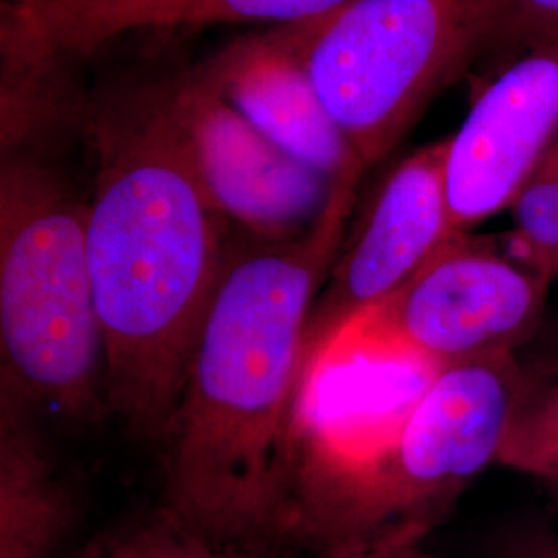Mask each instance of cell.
Listing matches in <instances>:
<instances>
[{"label":"cell","instance_id":"obj_1","mask_svg":"<svg viewBox=\"0 0 558 558\" xmlns=\"http://www.w3.org/2000/svg\"><path fill=\"white\" fill-rule=\"evenodd\" d=\"M360 177L304 234L228 253L163 433L161 507L248 550L286 538L308 315L338 259Z\"/></svg>","mask_w":558,"mask_h":558},{"label":"cell","instance_id":"obj_2","mask_svg":"<svg viewBox=\"0 0 558 558\" xmlns=\"http://www.w3.org/2000/svg\"><path fill=\"white\" fill-rule=\"evenodd\" d=\"M98 172L87 259L104 341V396L143 437H163L228 251L172 110L143 96L94 124Z\"/></svg>","mask_w":558,"mask_h":558},{"label":"cell","instance_id":"obj_3","mask_svg":"<svg viewBox=\"0 0 558 558\" xmlns=\"http://www.w3.org/2000/svg\"><path fill=\"white\" fill-rule=\"evenodd\" d=\"M525 380L515 352L424 375L393 414L296 470L286 538L319 557L422 544L497 463Z\"/></svg>","mask_w":558,"mask_h":558},{"label":"cell","instance_id":"obj_4","mask_svg":"<svg viewBox=\"0 0 558 558\" xmlns=\"http://www.w3.org/2000/svg\"><path fill=\"white\" fill-rule=\"evenodd\" d=\"M0 383L32 405L83 416L104 391L87 259V203L38 161L0 170Z\"/></svg>","mask_w":558,"mask_h":558},{"label":"cell","instance_id":"obj_5","mask_svg":"<svg viewBox=\"0 0 558 558\" xmlns=\"http://www.w3.org/2000/svg\"><path fill=\"white\" fill-rule=\"evenodd\" d=\"M500 7L502 0H350L279 32L371 168L405 137L442 85L493 41Z\"/></svg>","mask_w":558,"mask_h":558},{"label":"cell","instance_id":"obj_6","mask_svg":"<svg viewBox=\"0 0 558 558\" xmlns=\"http://www.w3.org/2000/svg\"><path fill=\"white\" fill-rule=\"evenodd\" d=\"M550 281L497 251L458 234L414 278L352 320L304 385L302 408L320 380L343 368L399 364L420 377L488 359L532 338Z\"/></svg>","mask_w":558,"mask_h":558},{"label":"cell","instance_id":"obj_7","mask_svg":"<svg viewBox=\"0 0 558 558\" xmlns=\"http://www.w3.org/2000/svg\"><path fill=\"white\" fill-rule=\"evenodd\" d=\"M447 151L449 137L399 161L383 180L356 234L341 244L308 315L302 393L333 339L352 320L396 294L458 236L449 220Z\"/></svg>","mask_w":558,"mask_h":558},{"label":"cell","instance_id":"obj_8","mask_svg":"<svg viewBox=\"0 0 558 558\" xmlns=\"http://www.w3.org/2000/svg\"><path fill=\"white\" fill-rule=\"evenodd\" d=\"M558 131V38L490 81L449 137L445 184L453 234L509 209Z\"/></svg>","mask_w":558,"mask_h":558},{"label":"cell","instance_id":"obj_9","mask_svg":"<svg viewBox=\"0 0 558 558\" xmlns=\"http://www.w3.org/2000/svg\"><path fill=\"white\" fill-rule=\"evenodd\" d=\"M170 94L201 179L228 220L260 240L294 239L319 220L339 180L267 140L199 77Z\"/></svg>","mask_w":558,"mask_h":558},{"label":"cell","instance_id":"obj_10","mask_svg":"<svg viewBox=\"0 0 558 558\" xmlns=\"http://www.w3.org/2000/svg\"><path fill=\"white\" fill-rule=\"evenodd\" d=\"M350 0H2L4 87L25 92L62 60L87 57L131 32L211 23H304Z\"/></svg>","mask_w":558,"mask_h":558},{"label":"cell","instance_id":"obj_11","mask_svg":"<svg viewBox=\"0 0 558 558\" xmlns=\"http://www.w3.org/2000/svg\"><path fill=\"white\" fill-rule=\"evenodd\" d=\"M197 77L267 140L320 174L331 180L364 174L359 154L279 29L228 46Z\"/></svg>","mask_w":558,"mask_h":558},{"label":"cell","instance_id":"obj_12","mask_svg":"<svg viewBox=\"0 0 558 558\" xmlns=\"http://www.w3.org/2000/svg\"><path fill=\"white\" fill-rule=\"evenodd\" d=\"M32 405L0 383V558H59L75 497L59 478Z\"/></svg>","mask_w":558,"mask_h":558},{"label":"cell","instance_id":"obj_13","mask_svg":"<svg viewBox=\"0 0 558 558\" xmlns=\"http://www.w3.org/2000/svg\"><path fill=\"white\" fill-rule=\"evenodd\" d=\"M62 558H278L211 542L160 507L151 515L122 521ZM317 558H348L317 557Z\"/></svg>","mask_w":558,"mask_h":558},{"label":"cell","instance_id":"obj_14","mask_svg":"<svg viewBox=\"0 0 558 558\" xmlns=\"http://www.w3.org/2000/svg\"><path fill=\"white\" fill-rule=\"evenodd\" d=\"M497 463L558 486V373L525 380L507 424Z\"/></svg>","mask_w":558,"mask_h":558},{"label":"cell","instance_id":"obj_15","mask_svg":"<svg viewBox=\"0 0 558 558\" xmlns=\"http://www.w3.org/2000/svg\"><path fill=\"white\" fill-rule=\"evenodd\" d=\"M507 255L546 281L558 279V177L534 174L509 207Z\"/></svg>","mask_w":558,"mask_h":558},{"label":"cell","instance_id":"obj_16","mask_svg":"<svg viewBox=\"0 0 558 558\" xmlns=\"http://www.w3.org/2000/svg\"><path fill=\"white\" fill-rule=\"evenodd\" d=\"M558 38V0H502L493 40L525 50Z\"/></svg>","mask_w":558,"mask_h":558},{"label":"cell","instance_id":"obj_17","mask_svg":"<svg viewBox=\"0 0 558 558\" xmlns=\"http://www.w3.org/2000/svg\"><path fill=\"white\" fill-rule=\"evenodd\" d=\"M488 558H558V527L538 518L511 521L490 539Z\"/></svg>","mask_w":558,"mask_h":558},{"label":"cell","instance_id":"obj_18","mask_svg":"<svg viewBox=\"0 0 558 558\" xmlns=\"http://www.w3.org/2000/svg\"><path fill=\"white\" fill-rule=\"evenodd\" d=\"M371 558H440L428 550L422 548V544L416 546H405V548H396V550H383V553H371Z\"/></svg>","mask_w":558,"mask_h":558},{"label":"cell","instance_id":"obj_19","mask_svg":"<svg viewBox=\"0 0 558 558\" xmlns=\"http://www.w3.org/2000/svg\"><path fill=\"white\" fill-rule=\"evenodd\" d=\"M536 174H553V177H558V131L557 135H555V140L550 143V147H548V151H546V156H544V160L539 163Z\"/></svg>","mask_w":558,"mask_h":558},{"label":"cell","instance_id":"obj_20","mask_svg":"<svg viewBox=\"0 0 558 558\" xmlns=\"http://www.w3.org/2000/svg\"><path fill=\"white\" fill-rule=\"evenodd\" d=\"M553 497H555V502H557V511H558V486H557V488H553Z\"/></svg>","mask_w":558,"mask_h":558},{"label":"cell","instance_id":"obj_21","mask_svg":"<svg viewBox=\"0 0 558 558\" xmlns=\"http://www.w3.org/2000/svg\"><path fill=\"white\" fill-rule=\"evenodd\" d=\"M348 558H371V555H348Z\"/></svg>","mask_w":558,"mask_h":558},{"label":"cell","instance_id":"obj_22","mask_svg":"<svg viewBox=\"0 0 558 558\" xmlns=\"http://www.w3.org/2000/svg\"><path fill=\"white\" fill-rule=\"evenodd\" d=\"M557 373H558V371H557Z\"/></svg>","mask_w":558,"mask_h":558}]
</instances>
